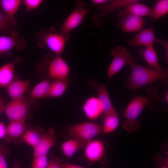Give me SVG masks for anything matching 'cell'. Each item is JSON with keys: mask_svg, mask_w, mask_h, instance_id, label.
Instances as JSON below:
<instances>
[{"mask_svg": "<svg viewBox=\"0 0 168 168\" xmlns=\"http://www.w3.org/2000/svg\"><path fill=\"white\" fill-rule=\"evenodd\" d=\"M147 96H138L133 98L124 112L125 120L123 126L129 132H135L140 127L141 123L138 118L146 106L153 110L160 109L152 102L156 100L160 102L162 99L161 95L157 93V89L149 87L147 89Z\"/></svg>", "mask_w": 168, "mask_h": 168, "instance_id": "6da1fadb", "label": "cell"}, {"mask_svg": "<svg viewBox=\"0 0 168 168\" xmlns=\"http://www.w3.org/2000/svg\"><path fill=\"white\" fill-rule=\"evenodd\" d=\"M129 65L130 68V75L125 86L132 91L156 81L161 80L165 81L168 79L167 68L161 72H157L150 67L138 64L134 58Z\"/></svg>", "mask_w": 168, "mask_h": 168, "instance_id": "7a4b0ae2", "label": "cell"}, {"mask_svg": "<svg viewBox=\"0 0 168 168\" xmlns=\"http://www.w3.org/2000/svg\"><path fill=\"white\" fill-rule=\"evenodd\" d=\"M35 40L39 47H46L56 54H60L64 49L66 42L55 27L39 32Z\"/></svg>", "mask_w": 168, "mask_h": 168, "instance_id": "3957f363", "label": "cell"}, {"mask_svg": "<svg viewBox=\"0 0 168 168\" xmlns=\"http://www.w3.org/2000/svg\"><path fill=\"white\" fill-rule=\"evenodd\" d=\"M75 4L74 9L59 26V32L66 42L69 39L70 32L81 24L89 11L82 0H76Z\"/></svg>", "mask_w": 168, "mask_h": 168, "instance_id": "277c9868", "label": "cell"}, {"mask_svg": "<svg viewBox=\"0 0 168 168\" xmlns=\"http://www.w3.org/2000/svg\"><path fill=\"white\" fill-rule=\"evenodd\" d=\"M40 66L46 71L50 77L55 79L67 77L70 71L68 63L62 57L54 54H46Z\"/></svg>", "mask_w": 168, "mask_h": 168, "instance_id": "5b68a950", "label": "cell"}, {"mask_svg": "<svg viewBox=\"0 0 168 168\" xmlns=\"http://www.w3.org/2000/svg\"><path fill=\"white\" fill-rule=\"evenodd\" d=\"M31 109L30 102L23 96L11 99L5 105L3 112L10 121H25Z\"/></svg>", "mask_w": 168, "mask_h": 168, "instance_id": "8992f818", "label": "cell"}, {"mask_svg": "<svg viewBox=\"0 0 168 168\" xmlns=\"http://www.w3.org/2000/svg\"><path fill=\"white\" fill-rule=\"evenodd\" d=\"M69 134L73 137L89 141L103 131L102 127L92 122H85L70 126Z\"/></svg>", "mask_w": 168, "mask_h": 168, "instance_id": "52a82bcc", "label": "cell"}, {"mask_svg": "<svg viewBox=\"0 0 168 168\" xmlns=\"http://www.w3.org/2000/svg\"><path fill=\"white\" fill-rule=\"evenodd\" d=\"M114 56L113 59L109 67L107 76L109 78H112L122 68L129 64L133 57L125 47L119 45L113 48L110 52Z\"/></svg>", "mask_w": 168, "mask_h": 168, "instance_id": "ba28073f", "label": "cell"}, {"mask_svg": "<svg viewBox=\"0 0 168 168\" xmlns=\"http://www.w3.org/2000/svg\"><path fill=\"white\" fill-rule=\"evenodd\" d=\"M145 21L143 17L132 14L124 9L118 15L116 26L125 32L137 31L143 28Z\"/></svg>", "mask_w": 168, "mask_h": 168, "instance_id": "9c48e42d", "label": "cell"}, {"mask_svg": "<svg viewBox=\"0 0 168 168\" xmlns=\"http://www.w3.org/2000/svg\"><path fill=\"white\" fill-rule=\"evenodd\" d=\"M26 46L25 40L16 30L12 32L10 36H0V56L3 54L10 56L12 49L16 48L21 50Z\"/></svg>", "mask_w": 168, "mask_h": 168, "instance_id": "30bf717a", "label": "cell"}, {"mask_svg": "<svg viewBox=\"0 0 168 168\" xmlns=\"http://www.w3.org/2000/svg\"><path fill=\"white\" fill-rule=\"evenodd\" d=\"M135 0H111L98 6V9L100 11L91 16V20L96 27L102 25L105 17L108 13L119 8L126 7L128 4Z\"/></svg>", "mask_w": 168, "mask_h": 168, "instance_id": "8fae6325", "label": "cell"}, {"mask_svg": "<svg viewBox=\"0 0 168 168\" xmlns=\"http://www.w3.org/2000/svg\"><path fill=\"white\" fill-rule=\"evenodd\" d=\"M28 127L25 121H10L6 126V134L3 140L7 143H21Z\"/></svg>", "mask_w": 168, "mask_h": 168, "instance_id": "7c38bea8", "label": "cell"}, {"mask_svg": "<svg viewBox=\"0 0 168 168\" xmlns=\"http://www.w3.org/2000/svg\"><path fill=\"white\" fill-rule=\"evenodd\" d=\"M88 84L94 87L97 91L98 99L101 105L103 117L107 114L116 111L112 105L106 86L100 83L95 79L91 78Z\"/></svg>", "mask_w": 168, "mask_h": 168, "instance_id": "4fadbf2b", "label": "cell"}, {"mask_svg": "<svg viewBox=\"0 0 168 168\" xmlns=\"http://www.w3.org/2000/svg\"><path fill=\"white\" fill-rule=\"evenodd\" d=\"M55 130L52 127L44 132L38 145L34 149L33 157L41 155H47L50 149L56 142Z\"/></svg>", "mask_w": 168, "mask_h": 168, "instance_id": "5bb4252c", "label": "cell"}, {"mask_svg": "<svg viewBox=\"0 0 168 168\" xmlns=\"http://www.w3.org/2000/svg\"><path fill=\"white\" fill-rule=\"evenodd\" d=\"M153 26L144 29L129 40L128 44L131 47L146 46L153 45L156 42Z\"/></svg>", "mask_w": 168, "mask_h": 168, "instance_id": "9a60e30c", "label": "cell"}, {"mask_svg": "<svg viewBox=\"0 0 168 168\" xmlns=\"http://www.w3.org/2000/svg\"><path fill=\"white\" fill-rule=\"evenodd\" d=\"M20 57H16L0 67V87H6L13 80L15 65L21 61Z\"/></svg>", "mask_w": 168, "mask_h": 168, "instance_id": "2e32d148", "label": "cell"}, {"mask_svg": "<svg viewBox=\"0 0 168 168\" xmlns=\"http://www.w3.org/2000/svg\"><path fill=\"white\" fill-rule=\"evenodd\" d=\"M30 85L28 79L20 80L16 76L7 87L8 95L11 99L23 96L30 89Z\"/></svg>", "mask_w": 168, "mask_h": 168, "instance_id": "e0dca14e", "label": "cell"}, {"mask_svg": "<svg viewBox=\"0 0 168 168\" xmlns=\"http://www.w3.org/2000/svg\"><path fill=\"white\" fill-rule=\"evenodd\" d=\"M104 153L102 142L98 140L88 141L85 147V154L89 161L94 162L100 160Z\"/></svg>", "mask_w": 168, "mask_h": 168, "instance_id": "ac0fdd59", "label": "cell"}, {"mask_svg": "<svg viewBox=\"0 0 168 168\" xmlns=\"http://www.w3.org/2000/svg\"><path fill=\"white\" fill-rule=\"evenodd\" d=\"M21 3L20 0H0V8L8 20L17 27L15 15Z\"/></svg>", "mask_w": 168, "mask_h": 168, "instance_id": "d6986e66", "label": "cell"}, {"mask_svg": "<svg viewBox=\"0 0 168 168\" xmlns=\"http://www.w3.org/2000/svg\"><path fill=\"white\" fill-rule=\"evenodd\" d=\"M149 66L157 72L163 71L158 63L157 53L153 45L141 48L138 51Z\"/></svg>", "mask_w": 168, "mask_h": 168, "instance_id": "ffe728a7", "label": "cell"}, {"mask_svg": "<svg viewBox=\"0 0 168 168\" xmlns=\"http://www.w3.org/2000/svg\"><path fill=\"white\" fill-rule=\"evenodd\" d=\"M83 110L86 116L92 120H96L102 113L100 103L96 97L87 99L83 105Z\"/></svg>", "mask_w": 168, "mask_h": 168, "instance_id": "44dd1931", "label": "cell"}, {"mask_svg": "<svg viewBox=\"0 0 168 168\" xmlns=\"http://www.w3.org/2000/svg\"><path fill=\"white\" fill-rule=\"evenodd\" d=\"M88 141L79 138L73 137L62 144L61 149L64 155L69 157L73 155L79 149L85 147Z\"/></svg>", "mask_w": 168, "mask_h": 168, "instance_id": "7402d4cb", "label": "cell"}, {"mask_svg": "<svg viewBox=\"0 0 168 168\" xmlns=\"http://www.w3.org/2000/svg\"><path fill=\"white\" fill-rule=\"evenodd\" d=\"M44 132L39 126L28 127L23 137V141L34 148L39 143Z\"/></svg>", "mask_w": 168, "mask_h": 168, "instance_id": "603a6c76", "label": "cell"}, {"mask_svg": "<svg viewBox=\"0 0 168 168\" xmlns=\"http://www.w3.org/2000/svg\"><path fill=\"white\" fill-rule=\"evenodd\" d=\"M140 0H135L126 6L124 9L128 12L138 16L143 17L144 16L152 18V9L147 6L139 2Z\"/></svg>", "mask_w": 168, "mask_h": 168, "instance_id": "cb8c5ba5", "label": "cell"}, {"mask_svg": "<svg viewBox=\"0 0 168 168\" xmlns=\"http://www.w3.org/2000/svg\"><path fill=\"white\" fill-rule=\"evenodd\" d=\"M69 82L67 77L54 79L51 83L47 97H55L61 96L65 92Z\"/></svg>", "mask_w": 168, "mask_h": 168, "instance_id": "d4e9b609", "label": "cell"}, {"mask_svg": "<svg viewBox=\"0 0 168 168\" xmlns=\"http://www.w3.org/2000/svg\"><path fill=\"white\" fill-rule=\"evenodd\" d=\"M51 83L50 80L46 79L37 84L30 91V97L35 99L47 97Z\"/></svg>", "mask_w": 168, "mask_h": 168, "instance_id": "484cf974", "label": "cell"}, {"mask_svg": "<svg viewBox=\"0 0 168 168\" xmlns=\"http://www.w3.org/2000/svg\"><path fill=\"white\" fill-rule=\"evenodd\" d=\"M103 131L108 133L114 131L118 127L119 122V114L116 111L106 114L103 117Z\"/></svg>", "mask_w": 168, "mask_h": 168, "instance_id": "4316f807", "label": "cell"}, {"mask_svg": "<svg viewBox=\"0 0 168 168\" xmlns=\"http://www.w3.org/2000/svg\"><path fill=\"white\" fill-rule=\"evenodd\" d=\"M152 9V18L155 20L166 14L168 12V0H158L156 1Z\"/></svg>", "mask_w": 168, "mask_h": 168, "instance_id": "83f0119b", "label": "cell"}, {"mask_svg": "<svg viewBox=\"0 0 168 168\" xmlns=\"http://www.w3.org/2000/svg\"><path fill=\"white\" fill-rule=\"evenodd\" d=\"M17 27L12 24L2 12H0V32L4 34H11Z\"/></svg>", "mask_w": 168, "mask_h": 168, "instance_id": "f1b7e54d", "label": "cell"}, {"mask_svg": "<svg viewBox=\"0 0 168 168\" xmlns=\"http://www.w3.org/2000/svg\"><path fill=\"white\" fill-rule=\"evenodd\" d=\"M48 161L47 155H41L33 157L30 168H46Z\"/></svg>", "mask_w": 168, "mask_h": 168, "instance_id": "f546056e", "label": "cell"}, {"mask_svg": "<svg viewBox=\"0 0 168 168\" xmlns=\"http://www.w3.org/2000/svg\"><path fill=\"white\" fill-rule=\"evenodd\" d=\"M10 153V149L5 145L0 143V168H8L5 156Z\"/></svg>", "mask_w": 168, "mask_h": 168, "instance_id": "4dcf8cb0", "label": "cell"}, {"mask_svg": "<svg viewBox=\"0 0 168 168\" xmlns=\"http://www.w3.org/2000/svg\"><path fill=\"white\" fill-rule=\"evenodd\" d=\"M43 2L42 0H24L21 3L26 7V11L34 10L38 7Z\"/></svg>", "mask_w": 168, "mask_h": 168, "instance_id": "1f68e13d", "label": "cell"}, {"mask_svg": "<svg viewBox=\"0 0 168 168\" xmlns=\"http://www.w3.org/2000/svg\"><path fill=\"white\" fill-rule=\"evenodd\" d=\"M63 163L60 159L53 155L48 161L46 168H62Z\"/></svg>", "mask_w": 168, "mask_h": 168, "instance_id": "d6a6232c", "label": "cell"}, {"mask_svg": "<svg viewBox=\"0 0 168 168\" xmlns=\"http://www.w3.org/2000/svg\"><path fill=\"white\" fill-rule=\"evenodd\" d=\"M156 42H157L161 44L165 49V57L164 60L167 63L168 62V41L162 38H156Z\"/></svg>", "mask_w": 168, "mask_h": 168, "instance_id": "836d02e7", "label": "cell"}, {"mask_svg": "<svg viewBox=\"0 0 168 168\" xmlns=\"http://www.w3.org/2000/svg\"><path fill=\"white\" fill-rule=\"evenodd\" d=\"M6 132V126L4 123L0 122V140L4 139Z\"/></svg>", "mask_w": 168, "mask_h": 168, "instance_id": "e575fe53", "label": "cell"}, {"mask_svg": "<svg viewBox=\"0 0 168 168\" xmlns=\"http://www.w3.org/2000/svg\"><path fill=\"white\" fill-rule=\"evenodd\" d=\"M62 168H85L82 166L69 163H63Z\"/></svg>", "mask_w": 168, "mask_h": 168, "instance_id": "d590c367", "label": "cell"}, {"mask_svg": "<svg viewBox=\"0 0 168 168\" xmlns=\"http://www.w3.org/2000/svg\"><path fill=\"white\" fill-rule=\"evenodd\" d=\"M109 0H91V2L95 5H100L108 2Z\"/></svg>", "mask_w": 168, "mask_h": 168, "instance_id": "8d00e7d4", "label": "cell"}, {"mask_svg": "<svg viewBox=\"0 0 168 168\" xmlns=\"http://www.w3.org/2000/svg\"><path fill=\"white\" fill-rule=\"evenodd\" d=\"M161 96V99H163L164 101L166 103H168V91L167 90L163 92Z\"/></svg>", "mask_w": 168, "mask_h": 168, "instance_id": "74e56055", "label": "cell"}, {"mask_svg": "<svg viewBox=\"0 0 168 168\" xmlns=\"http://www.w3.org/2000/svg\"><path fill=\"white\" fill-rule=\"evenodd\" d=\"M21 163L18 161L16 160L13 162L12 166V168H21Z\"/></svg>", "mask_w": 168, "mask_h": 168, "instance_id": "f35d334b", "label": "cell"}, {"mask_svg": "<svg viewBox=\"0 0 168 168\" xmlns=\"http://www.w3.org/2000/svg\"><path fill=\"white\" fill-rule=\"evenodd\" d=\"M5 104L3 99H0V115L4 111Z\"/></svg>", "mask_w": 168, "mask_h": 168, "instance_id": "ab89813d", "label": "cell"}, {"mask_svg": "<svg viewBox=\"0 0 168 168\" xmlns=\"http://www.w3.org/2000/svg\"><path fill=\"white\" fill-rule=\"evenodd\" d=\"M159 168H168V165H164Z\"/></svg>", "mask_w": 168, "mask_h": 168, "instance_id": "60d3db41", "label": "cell"}, {"mask_svg": "<svg viewBox=\"0 0 168 168\" xmlns=\"http://www.w3.org/2000/svg\"><path fill=\"white\" fill-rule=\"evenodd\" d=\"M101 168H106L105 166L104 165V164L103 163Z\"/></svg>", "mask_w": 168, "mask_h": 168, "instance_id": "b9f144b4", "label": "cell"}, {"mask_svg": "<svg viewBox=\"0 0 168 168\" xmlns=\"http://www.w3.org/2000/svg\"><path fill=\"white\" fill-rule=\"evenodd\" d=\"M2 99V96H1V95L0 94V99Z\"/></svg>", "mask_w": 168, "mask_h": 168, "instance_id": "7bdbcfd3", "label": "cell"}]
</instances>
